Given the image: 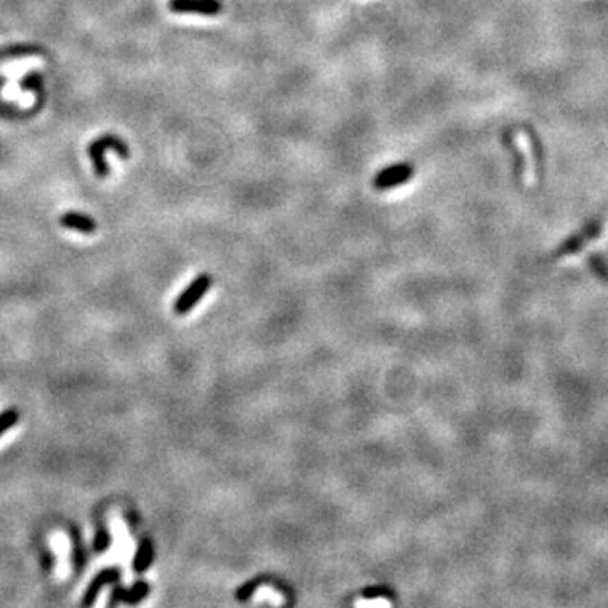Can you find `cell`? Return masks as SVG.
<instances>
[{
  "label": "cell",
  "instance_id": "1",
  "mask_svg": "<svg viewBox=\"0 0 608 608\" xmlns=\"http://www.w3.org/2000/svg\"><path fill=\"white\" fill-rule=\"evenodd\" d=\"M212 284H213V279L210 274H200L198 277H194L188 288L183 291V293L178 296V300L174 301L173 304L174 315L178 316L188 315L191 309L203 300V296L208 293Z\"/></svg>",
  "mask_w": 608,
  "mask_h": 608
},
{
  "label": "cell",
  "instance_id": "2",
  "mask_svg": "<svg viewBox=\"0 0 608 608\" xmlns=\"http://www.w3.org/2000/svg\"><path fill=\"white\" fill-rule=\"evenodd\" d=\"M264 584H269V587H273V588H275V590L281 591V593L284 596H288V602H286V605L291 607L296 603V596H294L293 588H291L288 583H284V581H282L281 578H277V576H273V575H261V576H255V578H252L250 581H247L246 584H242V587L237 590L235 598L239 600L240 603L248 602V600L254 596L255 591H257V588L264 587Z\"/></svg>",
  "mask_w": 608,
  "mask_h": 608
},
{
  "label": "cell",
  "instance_id": "3",
  "mask_svg": "<svg viewBox=\"0 0 608 608\" xmlns=\"http://www.w3.org/2000/svg\"><path fill=\"white\" fill-rule=\"evenodd\" d=\"M412 174H414V169H412L411 164L407 163L394 164V166L385 167V169H382L380 173H377L376 179H374V186L382 191L396 188V186L407 183L409 179L412 178Z\"/></svg>",
  "mask_w": 608,
  "mask_h": 608
},
{
  "label": "cell",
  "instance_id": "4",
  "mask_svg": "<svg viewBox=\"0 0 608 608\" xmlns=\"http://www.w3.org/2000/svg\"><path fill=\"white\" fill-rule=\"evenodd\" d=\"M167 7L176 14H198L206 17L218 15L223 9L220 0H169Z\"/></svg>",
  "mask_w": 608,
  "mask_h": 608
},
{
  "label": "cell",
  "instance_id": "5",
  "mask_svg": "<svg viewBox=\"0 0 608 608\" xmlns=\"http://www.w3.org/2000/svg\"><path fill=\"white\" fill-rule=\"evenodd\" d=\"M120 580V569L112 566V568H103L100 571L95 575V578L90 581V584L86 587L85 593H83L82 598V605L83 607H91L95 602H97L98 595L103 590V587L107 584H113Z\"/></svg>",
  "mask_w": 608,
  "mask_h": 608
},
{
  "label": "cell",
  "instance_id": "6",
  "mask_svg": "<svg viewBox=\"0 0 608 608\" xmlns=\"http://www.w3.org/2000/svg\"><path fill=\"white\" fill-rule=\"evenodd\" d=\"M600 230H602V227H600L598 221H590L583 230L575 233L573 237H569L568 240H564L554 255H556V257H563V255L575 254V252H578L580 248H583V246L588 242V240L596 239V237L600 235Z\"/></svg>",
  "mask_w": 608,
  "mask_h": 608
},
{
  "label": "cell",
  "instance_id": "7",
  "mask_svg": "<svg viewBox=\"0 0 608 608\" xmlns=\"http://www.w3.org/2000/svg\"><path fill=\"white\" fill-rule=\"evenodd\" d=\"M59 223L64 228H70V230L85 233V235H91V233L97 232V221L91 217L85 215V213L80 212H66L63 213L59 218Z\"/></svg>",
  "mask_w": 608,
  "mask_h": 608
},
{
  "label": "cell",
  "instance_id": "8",
  "mask_svg": "<svg viewBox=\"0 0 608 608\" xmlns=\"http://www.w3.org/2000/svg\"><path fill=\"white\" fill-rule=\"evenodd\" d=\"M154 542L151 537H144L142 541L137 546L136 554H133L132 560V569L133 573H144L151 568L154 563Z\"/></svg>",
  "mask_w": 608,
  "mask_h": 608
},
{
  "label": "cell",
  "instance_id": "9",
  "mask_svg": "<svg viewBox=\"0 0 608 608\" xmlns=\"http://www.w3.org/2000/svg\"><path fill=\"white\" fill-rule=\"evenodd\" d=\"M109 151L107 149L105 142H103L102 137L98 139L91 140L90 145H88V156H90L91 163H93V169L97 173L98 178H107L110 173V166L109 163L105 160V152Z\"/></svg>",
  "mask_w": 608,
  "mask_h": 608
},
{
  "label": "cell",
  "instance_id": "10",
  "mask_svg": "<svg viewBox=\"0 0 608 608\" xmlns=\"http://www.w3.org/2000/svg\"><path fill=\"white\" fill-rule=\"evenodd\" d=\"M43 53L39 46L34 44H12L0 48V61L6 59H17V58H29V56H37Z\"/></svg>",
  "mask_w": 608,
  "mask_h": 608
},
{
  "label": "cell",
  "instance_id": "11",
  "mask_svg": "<svg viewBox=\"0 0 608 608\" xmlns=\"http://www.w3.org/2000/svg\"><path fill=\"white\" fill-rule=\"evenodd\" d=\"M152 587L147 580H139L132 584L129 590H125L124 593V603L125 605H137L142 600H145L151 593Z\"/></svg>",
  "mask_w": 608,
  "mask_h": 608
},
{
  "label": "cell",
  "instance_id": "12",
  "mask_svg": "<svg viewBox=\"0 0 608 608\" xmlns=\"http://www.w3.org/2000/svg\"><path fill=\"white\" fill-rule=\"evenodd\" d=\"M21 88L22 90H33L37 95V103L43 105L44 103V86H43V76L39 73H28L24 78L21 80Z\"/></svg>",
  "mask_w": 608,
  "mask_h": 608
},
{
  "label": "cell",
  "instance_id": "13",
  "mask_svg": "<svg viewBox=\"0 0 608 608\" xmlns=\"http://www.w3.org/2000/svg\"><path fill=\"white\" fill-rule=\"evenodd\" d=\"M357 596H360V598H367V600H372V598H387V600H391V602L397 603L396 591L391 590V588H389V587H385V584H377V587H367V588H363L362 591H358V595H357Z\"/></svg>",
  "mask_w": 608,
  "mask_h": 608
},
{
  "label": "cell",
  "instance_id": "14",
  "mask_svg": "<svg viewBox=\"0 0 608 608\" xmlns=\"http://www.w3.org/2000/svg\"><path fill=\"white\" fill-rule=\"evenodd\" d=\"M112 546V534H110L109 527L105 524H98L97 531H95L93 536V549L97 554H103L105 551L110 549Z\"/></svg>",
  "mask_w": 608,
  "mask_h": 608
},
{
  "label": "cell",
  "instance_id": "15",
  "mask_svg": "<svg viewBox=\"0 0 608 608\" xmlns=\"http://www.w3.org/2000/svg\"><path fill=\"white\" fill-rule=\"evenodd\" d=\"M102 139H103V142H105L109 151L117 152L118 158L129 159L131 151H129V145H127V142H125V140H122L120 137L116 136V133H103Z\"/></svg>",
  "mask_w": 608,
  "mask_h": 608
},
{
  "label": "cell",
  "instance_id": "16",
  "mask_svg": "<svg viewBox=\"0 0 608 608\" xmlns=\"http://www.w3.org/2000/svg\"><path fill=\"white\" fill-rule=\"evenodd\" d=\"M19 419H21V416H19L17 409H6V411L0 412V436L6 434L10 427L17 426Z\"/></svg>",
  "mask_w": 608,
  "mask_h": 608
},
{
  "label": "cell",
  "instance_id": "17",
  "mask_svg": "<svg viewBox=\"0 0 608 608\" xmlns=\"http://www.w3.org/2000/svg\"><path fill=\"white\" fill-rule=\"evenodd\" d=\"M588 262H590L591 269H593L595 273L600 275V277L608 281V266L602 261V257H600V255H590V257H588Z\"/></svg>",
  "mask_w": 608,
  "mask_h": 608
},
{
  "label": "cell",
  "instance_id": "18",
  "mask_svg": "<svg viewBox=\"0 0 608 608\" xmlns=\"http://www.w3.org/2000/svg\"><path fill=\"white\" fill-rule=\"evenodd\" d=\"M124 593H125V588L122 584H117L112 591H110L109 600H107V607L113 608L117 605H122L124 603Z\"/></svg>",
  "mask_w": 608,
  "mask_h": 608
}]
</instances>
